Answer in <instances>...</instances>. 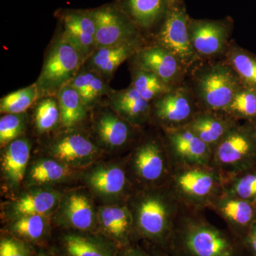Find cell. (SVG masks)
<instances>
[{
    "label": "cell",
    "instance_id": "cell-1",
    "mask_svg": "<svg viewBox=\"0 0 256 256\" xmlns=\"http://www.w3.org/2000/svg\"><path fill=\"white\" fill-rule=\"evenodd\" d=\"M174 256H250L242 239L205 224H192L170 239Z\"/></svg>",
    "mask_w": 256,
    "mask_h": 256
},
{
    "label": "cell",
    "instance_id": "cell-2",
    "mask_svg": "<svg viewBox=\"0 0 256 256\" xmlns=\"http://www.w3.org/2000/svg\"><path fill=\"white\" fill-rule=\"evenodd\" d=\"M242 86L226 62L202 64L194 70L192 92L206 110L224 111Z\"/></svg>",
    "mask_w": 256,
    "mask_h": 256
},
{
    "label": "cell",
    "instance_id": "cell-3",
    "mask_svg": "<svg viewBox=\"0 0 256 256\" xmlns=\"http://www.w3.org/2000/svg\"><path fill=\"white\" fill-rule=\"evenodd\" d=\"M82 56L58 35L50 44L45 56L36 84L40 98L56 96L68 85L84 66Z\"/></svg>",
    "mask_w": 256,
    "mask_h": 256
},
{
    "label": "cell",
    "instance_id": "cell-4",
    "mask_svg": "<svg viewBox=\"0 0 256 256\" xmlns=\"http://www.w3.org/2000/svg\"><path fill=\"white\" fill-rule=\"evenodd\" d=\"M190 18L184 0H172L156 33L154 44L174 55L186 72L200 60L188 36Z\"/></svg>",
    "mask_w": 256,
    "mask_h": 256
},
{
    "label": "cell",
    "instance_id": "cell-5",
    "mask_svg": "<svg viewBox=\"0 0 256 256\" xmlns=\"http://www.w3.org/2000/svg\"><path fill=\"white\" fill-rule=\"evenodd\" d=\"M96 26V48L143 38L142 32L114 2L90 9Z\"/></svg>",
    "mask_w": 256,
    "mask_h": 256
},
{
    "label": "cell",
    "instance_id": "cell-6",
    "mask_svg": "<svg viewBox=\"0 0 256 256\" xmlns=\"http://www.w3.org/2000/svg\"><path fill=\"white\" fill-rule=\"evenodd\" d=\"M58 36L82 56L84 64L96 50V26L90 10L62 9L56 12Z\"/></svg>",
    "mask_w": 256,
    "mask_h": 256
},
{
    "label": "cell",
    "instance_id": "cell-7",
    "mask_svg": "<svg viewBox=\"0 0 256 256\" xmlns=\"http://www.w3.org/2000/svg\"><path fill=\"white\" fill-rule=\"evenodd\" d=\"M232 22L227 20H188L192 48L198 58H210L226 52Z\"/></svg>",
    "mask_w": 256,
    "mask_h": 256
},
{
    "label": "cell",
    "instance_id": "cell-8",
    "mask_svg": "<svg viewBox=\"0 0 256 256\" xmlns=\"http://www.w3.org/2000/svg\"><path fill=\"white\" fill-rule=\"evenodd\" d=\"M217 159L224 164L238 165L244 170L256 166V132L252 122L236 126L218 144Z\"/></svg>",
    "mask_w": 256,
    "mask_h": 256
},
{
    "label": "cell",
    "instance_id": "cell-9",
    "mask_svg": "<svg viewBox=\"0 0 256 256\" xmlns=\"http://www.w3.org/2000/svg\"><path fill=\"white\" fill-rule=\"evenodd\" d=\"M131 60L133 68L152 72L172 88L181 86L188 72L174 55L156 44L142 47Z\"/></svg>",
    "mask_w": 256,
    "mask_h": 256
},
{
    "label": "cell",
    "instance_id": "cell-10",
    "mask_svg": "<svg viewBox=\"0 0 256 256\" xmlns=\"http://www.w3.org/2000/svg\"><path fill=\"white\" fill-rule=\"evenodd\" d=\"M154 114L164 124H176L188 122L193 118L196 100L190 88L175 87L152 101Z\"/></svg>",
    "mask_w": 256,
    "mask_h": 256
},
{
    "label": "cell",
    "instance_id": "cell-11",
    "mask_svg": "<svg viewBox=\"0 0 256 256\" xmlns=\"http://www.w3.org/2000/svg\"><path fill=\"white\" fill-rule=\"evenodd\" d=\"M144 46V40L140 38L116 46L96 48L84 66L109 82L120 66L132 58Z\"/></svg>",
    "mask_w": 256,
    "mask_h": 256
},
{
    "label": "cell",
    "instance_id": "cell-12",
    "mask_svg": "<svg viewBox=\"0 0 256 256\" xmlns=\"http://www.w3.org/2000/svg\"><path fill=\"white\" fill-rule=\"evenodd\" d=\"M50 151L58 161L72 166L88 164L99 152L98 148L88 138L78 132L60 136L52 143Z\"/></svg>",
    "mask_w": 256,
    "mask_h": 256
},
{
    "label": "cell",
    "instance_id": "cell-13",
    "mask_svg": "<svg viewBox=\"0 0 256 256\" xmlns=\"http://www.w3.org/2000/svg\"><path fill=\"white\" fill-rule=\"evenodd\" d=\"M120 9L142 31L160 26L172 0H114Z\"/></svg>",
    "mask_w": 256,
    "mask_h": 256
},
{
    "label": "cell",
    "instance_id": "cell-14",
    "mask_svg": "<svg viewBox=\"0 0 256 256\" xmlns=\"http://www.w3.org/2000/svg\"><path fill=\"white\" fill-rule=\"evenodd\" d=\"M138 228L143 236L158 242H165L168 236L166 210L163 202L150 197L141 203L138 210Z\"/></svg>",
    "mask_w": 256,
    "mask_h": 256
},
{
    "label": "cell",
    "instance_id": "cell-15",
    "mask_svg": "<svg viewBox=\"0 0 256 256\" xmlns=\"http://www.w3.org/2000/svg\"><path fill=\"white\" fill-rule=\"evenodd\" d=\"M108 98L110 108L130 124H140L148 118L151 102L144 100L132 86L114 90Z\"/></svg>",
    "mask_w": 256,
    "mask_h": 256
},
{
    "label": "cell",
    "instance_id": "cell-16",
    "mask_svg": "<svg viewBox=\"0 0 256 256\" xmlns=\"http://www.w3.org/2000/svg\"><path fill=\"white\" fill-rule=\"evenodd\" d=\"M129 124L111 109L104 111L98 118L95 130L102 144L109 148H119L124 146L130 137Z\"/></svg>",
    "mask_w": 256,
    "mask_h": 256
},
{
    "label": "cell",
    "instance_id": "cell-17",
    "mask_svg": "<svg viewBox=\"0 0 256 256\" xmlns=\"http://www.w3.org/2000/svg\"><path fill=\"white\" fill-rule=\"evenodd\" d=\"M102 230L120 246L128 244L132 228V218L126 207L106 206L99 210Z\"/></svg>",
    "mask_w": 256,
    "mask_h": 256
},
{
    "label": "cell",
    "instance_id": "cell-18",
    "mask_svg": "<svg viewBox=\"0 0 256 256\" xmlns=\"http://www.w3.org/2000/svg\"><path fill=\"white\" fill-rule=\"evenodd\" d=\"M70 85L76 90L88 108L94 107L102 96L108 97L114 92L108 80L82 66Z\"/></svg>",
    "mask_w": 256,
    "mask_h": 256
},
{
    "label": "cell",
    "instance_id": "cell-19",
    "mask_svg": "<svg viewBox=\"0 0 256 256\" xmlns=\"http://www.w3.org/2000/svg\"><path fill=\"white\" fill-rule=\"evenodd\" d=\"M30 142L24 138L13 140L6 146L2 158L4 174L12 184L22 182L30 156Z\"/></svg>",
    "mask_w": 256,
    "mask_h": 256
},
{
    "label": "cell",
    "instance_id": "cell-20",
    "mask_svg": "<svg viewBox=\"0 0 256 256\" xmlns=\"http://www.w3.org/2000/svg\"><path fill=\"white\" fill-rule=\"evenodd\" d=\"M235 126L226 120L210 114H195L186 124L208 146L218 144Z\"/></svg>",
    "mask_w": 256,
    "mask_h": 256
},
{
    "label": "cell",
    "instance_id": "cell-21",
    "mask_svg": "<svg viewBox=\"0 0 256 256\" xmlns=\"http://www.w3.org/2000/svg\"><path fill=\"white\" fill-rule=\"evenodd\" d=\"M170 142L176 154L192 162H203L208 156V146L186 126L172 130Z\"/></svg>",
    "mask_w": 256,
    "mask_h": 256
},
{
    "label": "cell",
    "instance_id": "cell-22",
    "mask_svg": "<svg viewBox=\"0 0 256 256\" xmlns=\"http://www.w3.org/2000/svg\"><path fill=\"white\" fill-rule=\"evenodd\" d=\"M87 178L90 188L105 196L119 194L124 190L126 182L124 170L116 166H98L89 173Z\"/></svg>",
    "mask_w": 256,
    "mask_h": 256
},
{
    "label": "cell",
    "instance_id": "cell-23",
    "mask_svg": "<svg viewBox=\"0 0 256 256\" xmlns=\"http://www.w3.org/2000/svg\"><path fill=\"white\" fill-rule=\"evenodd\" d=\"M56 96L60 104V122L64 127L73 128L86 118L88 108L72 86L68 84L62 88Z\"/></svg>",
    "mask_w": 256,
    "mask_h": 256
},
{
    "label": "cell",
    "instance_id": "cell-24",
    "mask_svg": "<svg viewBox=\"0 0 256 256\" xmlns=\"http://www.w3.org/2000/svg\"><path fill=\"white\" fill-rule=\"evenodd\" d=\"M226 55L242 86L256 90V56L237 45L228 46Z\"/></svg>",
    "mask_w": 256,
    "mask_h": 256
},
{
    "label": "cell",
    "instance_id": "cell-25",
    "mask_svg": "<svg viewBox=\"0 0 256 256\" xmlns=\"http://www.w3.org/2000/svg\"><path fill=\"white\" fill-rule=\"evenodd\" d=\"M222 212L233 222L236 228V236L244 240L256 220V205L238 198L224 202Z\"/></svg>",
    "mask_w": 256,
    "mask_h": 256
},
{
    "label": "cell",
    "instance_id": "cell-26",
    "mask_svg": "<svg viewBox=\"0 0 256 256\" xmlns=\"http://www.w3.org/2000/svg\"><path fill=\"white\" fill-rule=\"evenodd\" d=\"M134 160L136 171L144 180L153 181L162 174L164 160L161 150L156 143H146L141 146Z\"/></svg>",
    "mask_w": 256,
    "mask_h": 256
},
{
    "label": "cell",
    "instance_id": "cell-27",
    "mask_svg": "<svg viewBox=\"0 0 256 256\" xmlns=\"http://www.w3.org/2000/svg\"><path fill=\"white\" fill-rule=\"evenodd\" d=\"M58 193L53 191H37L18 198L13 205V210L18 216L42 215L48 213L56 205Z\"/></svg>",
    "mask_w": 256,
    "mask_h": 256
},
{
    "label": "cell",
    "instance_id": "cell-28",
    "mask_svg": "<svg viewBox=\"0 0 256 256\" xmlns=\"http://www.w3.org/2000/svg\"><path fill=\"white\" fill-rule=\"evenodd\" d=\"M66 220L74 228L90 230L94 224V213L88 198L82 194L69 196L64 208Z\"/></svg>",
    "mask_w": 256,
    "mask_h": 256
},
{
    "label": "cell",
    "instance_id": "cell-29",
    "mask_svg": "<svg viewBox=\"0 0 256 256\" xmlns=\"http://www.w3.org/2000/svg\"><path fill=\"white\" fill-rule=\"evenodd\" d=\"M130 85L136 89L144 100L150 102L174 88L163 82L156 74L134 68L132 70Z\"/></svg>",
    "mask_w": 256,
    "mask_h": 256
},
{
    "label": "cell",
    "instance_id": "cell-30",
    "mask_svg": "<svg viewBox=\"0 0 256 256\" xmlns=\"http://www.w3.org/2000/svg\"><path fill=\"white\" fill-rule=\"evenodd\" d=\"M35 128L37 132L45 133L54 129L60 122V104L56 96L40 98L36 102L34 112Z\"/></svg>",
    "mask_w": 256,
    "mask_h": 256
},
{
    "label": "cell",
    "instance_id": "cell-31",
    "mask_svg": "<svg viewBox=\"0 0 256 256\" xmlns=\"http://www.w3.org/2000/svg\"><path fill=\"white\" fill-rule=\"evenodd\" d=\"M64 242L68 256H114L112 249L94 238L70 234Z\"/></svg>",
    "mask_w": 256,
    "mask_h": 256
},
{
    "label": "cell",
    "instance_id": "cell-32",
    "mask_svg": "<svg viewBox=\"0 0 256 256\" xmlns=\"http://www.w3.org/2000/svg\"><path fill=\"white\" fill-rule=\"evenodd\" d=\"M40 98V92L34 82L2 98L0 111L4 114H24Z\"/></svg>",
    "mask_w": 256,
    "mask_h": 256
},
{
    "label": "cell",
    "instance_id": "cell-33",
    "mask_svg": "<svg viewBox=\"0 0 256 256\" xmlns=\"http://www.w3.org/2000/svg\"><path fill=\"white\" fill-rule=\"evenodd\" d=\"M69 174L67 164L60 161L40 160L30 170V178L36 184L56 182L64 180Z\"/></svg>",
    "mask_w": 256,
    "mask_h": 256
},
{
    "label": "cell",
    "instance_id": "cell-34",
    "mask_svg": "<svg viewBox=\"0 0 256 256\" xmlns=\"http://www.w3.org/2000/svg\"><path fill=\"white\" fill-rule=\"evenodd\" d=\"M224 112L250 122L256 120V90L242 86Z\"/></svg>",
    "mask_w": 256,
    "mask_h": 256
},
{
    "label": "cell",
    "instance_id": "cell-35",
    "mask_svg": "<svg viewBox=\"0 0 256 256\" xmlns=\"http://www.w3.org/2000/svg\"><path fill=\"white\" fill-rule=\"evenodd\" d=\"M11 228L18 238L40 240L46 232V220L42 215L22 216L15 220Z\"/></svg>",
    "mask_w": 256,
    "mask_h": 256
},
{
    "label": "cell",
    "instance_id": "cell-36",
    "mask_svg": "<svg viewBox=\"0 0 256 256\" xmlns=\"http://www.w3.org/2000/svg\"><path fill=\"white\" fill-rule=\"evenodd\" d=\"M178 184L184 192L195 196L208 194L214 185L210 175L200 171H190L178 178Z\"/></svg>",
    "mask_w": 256,
    "mask_h": 256
},
{
    "label": "cell",
    "instance_id": "cell-37",
    "mask_svg": "<svg viewBox=\"0 0 256 256\" xmlns=\"http://www.w3.org/2000/svg\"><path fill=\"white\" fill-rule=\"evenodd\" d=\"M25 117L22 114H5L0 119V144L6 146L24 131Z\"/></svg>",
    "mask_w": 256,
    "mask_h": 256
},
{
    "label": "cell",
    "instance_id": "cell-38",
    "mask_svg": "<svg viewBox=\"0 0 256 256\" xmlns=\"http://www.w3.org/2000/svg\"><path fill=\"white\" fill-rule=\"evenodd\" d=\"M242 175L236 184L237 196L256 205V169L252 168Z\"/></svg>",
    "mask_w": 256,
    "mask_h": 256
},
{
    "label": "cell",
    "instance_id": "cell-39",
    "mask_svg": "<svg viewBox=\"0 0 256 256\" xmlns=\"http://www.w3.org/2000/svg\"><path fill=\"white\" fill-rule=\"evenodd\" d=\"M30 248L24 242L11 237L1 239L0 256H30Z\"/></svg>",
    "mask_w": 256,
    "mask_h": 256
},
{
    "label": "cell",
    "instance_id": "cell-40",
    "mask_svg": "<svg viewBox=\"0 0 256 256\" xmlns=\"http://www.w3.org/2000/svg\"><path fill=\"white\" fill-rule=\"evenodd\" d=\"M244 242L250 256H256V220L252 224Z\"/></svg>",
    "mask_w": 256,
    "mask_h": 256
},
{
    "label": "cell",
    "instance_id": "cell-41",
    "mask_svg": "<svg viewBox=\"0 0 256 256\" xmlns=\"http://www.w3.org/2000/svg\"><path fill=\"white\" fill-rule=\"evenodd\" d=\"M124 256H148L142 250L134 248H130L124 252Z\"/></svg>",
    "mask_w": 256,
    "mask_h": 256
},
{
    "label": "cell",
    "instance_id": "cell-42",
    "mask_svg": "<svg viewBox=\"0 0 256 256\" xmlns=\"http://www.w3.org/2000/svg\"><path fill=\"white\" fill-rule=\"evenodd\" d=\"M252 126H254V128H255L256 132V120L254 121V122H252Z\"/></svg>",
    "mask_w": 256,
    "mask_h": 256
},
{
    "label": "cell",
    "instance_id": "cell-43",
    "mask_svg": "<svg viewBox=\"0 0 256 256\" xmlns=\"http://www.w3.org/2000/svg\"><path fill=\"white\" fill-rule=\"evenodd\" d=\"M38 256H48L45 255V254H40V255H38Z\"/></svg>",
    "mask_w": 256,
    "mask_h": 256
}]
</instances>
